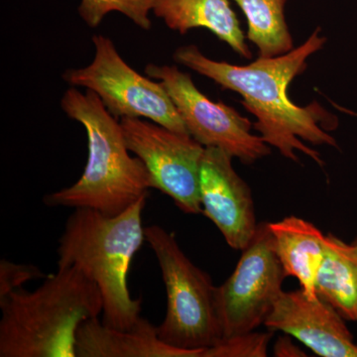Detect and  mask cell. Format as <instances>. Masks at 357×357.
Listing matches in <instances>:
<instances>
[{"label": "cell", "instance_id": "cell-1", "mask_svg": "<svg viewBox=\"0 0 357 357\" xmlns=\"http://www.w3.org/2000/svg\"><path fill=\"white\" fill-rule=\"evenodd\" d=\"M319 31V28L314 30L304 43L288 53L258 58L245 66L211 60L196 45L178 48L174 60L213 79L222 89L238 93L244 107L255 117L253 128L282 156L299 162L297 152H301L324 166L319 152L305 142L338 148L337 140L328 133L337 128V117L318 102L300 107L288 96L293 79L307 69V61L326 44V38Z\"/></svg>", "mask_w": 357, "mask_h": 357}, {"label": "cell", "instance_id": "cell-2", "mask_svg": "<svg viewBox=\"0 0 357 357\" xmlns=\"http://www.w3.org/2000/svg\"><path fill=\"white\" fill-rule=\"evenodd\" d=\"M102 307L100 289L79 268H58L36 290L0 298V357H77V328Z\"/></svg>", "mask_w": 357, "mask_h": 357}, {"label": "cell", "instance_id": "cell-3", "mask_svg": "<svg viewBox=\"0 0 357 357\" xmlns=\"http://www.w3.org/2000/svg\"><path fill=\"white\" fill-rule=\"evenodd\" d=\"M147 198L114 217L76 208L59 239L58 268H79L95 282L102 297V323L119 330H130L141 319L142 301L131 297L128 276L145 241L142 215Z\"/></svg>", "mask_w": 357, "mask_h": 357}, {"label": "cell", "instance_id": "cell-4", "mask_svg": "<svg viewBox=\"0 0 357 357\" xmlns=\"http://www.w3.org/2000/svg\"><path fill=\"white\" fill-rule=\"evenodd\" d=\"M61 107L86 129L88 162L83 175L70 187L47 195L49 206L91 208L105 215H119L153 189L146 166L131 156L121 121L110 114L93 91H66Z\"/></svg>", "mask_w": 357, "mask_h": 357}, {"label": "cell", "instance_id": "cell-5", "mask_svg": "<svg viewBox=\"0 0 357 357\" xmlns=\"http://www.w3.org/2000/svg\"><path fill=\"white\" fill-rule=\"evenodd\" d=\"M145 241L158 260L167 293V312L157 326L167 344L184 351H204L222 340L215 307V286L210 275L195 265L174 234L153 225Z\"/></svg>", "mask_w": 357, "mask_h": 357}, {"label": "cell", "instance_id": "cell-6", "mask_svg": "<svg viewBox=\"0 0 357 357\" xmlns=\"http://www.w3.org/2000/svg\"><path fill=\"white\" fill-rule=\"evenodd\" d=\"M93 42V62L81 69L67 70L64 79L68 84L93 91L115 117L148 119L189 134L163 84L132 69L107 37L96 35Z\"/></svg>", "mask_w": 357, "mask_h": 357}, {"label": "cell", "instance_id": "cell-7", "mask_svg": "<svg viewBox=\"0 0 357 357\" xmlns=\"http://www.w3.org/2000/svg\"><path fill=\"white\" fill-rule=\"evenodd\" d=\"M286 277L275 252L268 222L259 223L234 271L215 288V307L222 340L255 332L264 325L283 291Z\"/></svg>", "mask_w": 357, "mask_h": 357}, {"label": "cell", "instance_id": "cell-8", "mask_svg": "<svg viewBox=\"0 0 357 357\" xmlns=\"http://www.w3.org/2000/svg\"><path fill=\"white\" fill-rule=\"evenodd\" d=\"M148 77L165 86L185 128L204 147L220 148L243 164H253L271 153L261 136L252 133L253 123L234 107L213 102L176 66L149 64Z\"/></svg>", "mask_w": 357, "mask_h": 357}, {"label": "cell", "instance_id": "cell-9", "mask_svg": "<svg viewBox=\"0 0 357 357\" xmlns=\"http://www.w3.org/2000/svg\"><path fill=\"white\" fill-rule=\"evenodd\" d=\"M121 124L129 151L146 166L153 189L172 199L183 213H202L199 172L206 147L190 134L148 119L123 117Z\"/></svg>", "mask_w": 357, "mask_h": 357}, {"label": "cell", "instance_id": "cell-10", "mask_svg": "<svg viewBox=\"0 0 357 357\" xmlns=\"http://www.w3.org/2000/svg\"><path fill=\"white\" fill-rule=\"evenodd\" d=\"M234 157L220 148L204 150L199 172L202 213L222 234L225 243L243 251L258 225L250 188L232 165Z\"/></svg>", "mask_w": 357, "mask_h": 357}, {"label": "cell", "instance_id": "cell-11", "mask_svg": "<svg viewBox=\"0 0 357 357\" xmlns=\"http://www.w3.org/2000/svg\"><path fill=\"white\" fill-rule=\"evenodd\" d=\"M264 326L295 338L317 356L357 357V342L340 312L301 288L282 291Z\"/></svg>", "mask_w": 357, "mask_h": 357}, {"label": "cell", "instance_id": "cell-12", "mask_svg": "<svg viewBox=\"0 0 357 357\" xmlns=\"http://www.w3.org/2000/svg\"><path fill=\"white\" fill-rule=\"evenodd\" d=\"M204 351L176 349L159 337L157 326L141 318L130 330L105 325L98 318L77 328V357H203Z\"/></svg>", "mask_w": 357, "mask_h": 357}, {"label": "cell", "instance_id": "cell-13", "mask_svg": "<svg viewBox=\"0 0 357 357\" xmlns=\"http://www.w3.org/2000/svg\"><path fill=\"white\" fill-rule=\"evenodd\" d=\"M268 227L287 277L297 279L310 298L319 297L317 279L325 257L326 234L314 223L296 215L268 222Z\"/></svg>", "mask_w": 357, "mask_h": 357}, {"label": "cell", "instance_id": "cell-14", "mask_svg": "<svg viewBox=\"0 0 357 357\" xmlns=\"http://www.w3.org/2000/svg\"><path fill=\"white\" fill-rule=\"evenodd\" d=\"M151 11L173 31L185 35L206 28L241 57L252 58L229 0H154Z\"/></svg>", "mask_w": 357, "mask_h": 357}, {"label": "cell", "instance_id": "cell-15", "mask_svg": "<svg viewBox=\"0 0 357 357\" xmlns=\"http://www.w3.org/2000/svg\"><path fill=\"white\" fill-rule=\"evenodd\" d=\"M316 290L345 321L357 323V244L326 234Z\"/></svg>", "mask_w": 357, "mask_h": 357}, {"label": "cell", "instance_id": "cell-16", "mask_svg": "<svg viewBox=\"0 0 357 357\" xmlns=\"http://www.w3.org/2000/svg\"><path fill=\"white\" fill-rule=\"evenodd\" d=\"M248 20V39L258 58H273L294 49L285 17L287 0H234Z\"/></svg>", "mask_w": 357, "mask_h": 357}, {"label": "cell", "instance_id": "cell-17", "mask_svg": "<svg viewBox=\"0 0 357 357\" xmlns=\"http://www.w3.org/2000/svg\"><path fill=\"white\" fill-rule=\"evenodd\" d=\"M154 0H82L79 7L82 18L89 27L100 24L105 15L114 11L128 16L136 25L149 29V13Z\"/></svg>", "mask_w": 357, "mask_h": 357}, {"label": "cell", "instance_id": "cell-18", "mask_svg": "<svg viewBox=\"0 0 357 357\" xmlns=\"http://www.w3.org/2000/svg\"><path fill=\"white\" fill-rule=\"evenodd\" d=\"M272 333H248L223 338L204 351L203 357H265Z\"/></svg>", "mask_w": 357, "mask_h": 357}, {"label": "cell", "instance_id": "cell-19", "mask_svg": "<svg viewBox=\"0 0 357 357\" xmlns=\"http://www.w3.org/2000/svg\"><path fill=\"white\" fill-rule=\"evenodd\" d=\"M43 277L41 270L35 265L17 264L2 259L0 261V298L23 287L33 279Z\"/></svg>", "mask_w": 357, "mask_h": 357}, {"label": "cell", "instance_id": "cell-20", "mask_svg": "<svg viewBox=\"0 0 357 357\" xmlns=\"http://www.w3.org/2000/svg\"><path fill=\"white\" fill-rule=\"evenodd\" d=\"M292 337L286 335L277 338L273 347V356L277 357H305L306 352L294 344Z\"/></svg>", "mask_w": 357, "mask_h": 357}, {"label": "cell", "instance_id": "cell-21", "mask_svg": "<svg viewBox=\"0 0 357 357\" xmlns=\"http://www.w3.org/2000/svg\"><path fill=\"white\" fill-rule=\"evenodd\" d=\"M352 243L357 244V236H356V238H354V241H352Z\"/></svg>", "mask_w": 357, "mask_h": 357}, {"label": "cell", "instance_id": "cell-22", "mask_svg": "<svg viewBox=\"0 0 357 357\" xmlns=\"http://www.w3.org/2000/svg\"><path fill=\"white\" fill-rule=\"evenodd\" d=\"M347 112H351V114H354V115H356V116H357V114L356 112H351V110H347Z\"/></svg>", "mask_w": 357, "mask_h": 357}]
</instances>
